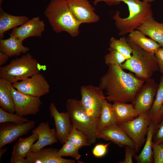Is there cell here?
<instances>
[{"label":"cell","mask_w":163,"mask_h":163,"mask_svg":"<svg viewBox=\"0 0 163 163\" xmlns=\"http://www.w3.org/2000/svg\"><path fill=\"white\" fill-rule=\"evenodd\" d=\"M163 117V104L161 106L159 111L158 113L156 119L154 120H157L158 121L161 118Z\"/></svg>","instance_id":"41"},{"label":"cell","mask_w":163,"mask_h":163,"mask_svg":"<svg viewBox=\"0 0 163 163\" xmlns=\"http://www.w3.org/2000/svg\"><path fill=\"white\" fill-rule=\"evenodd\" d=\"M132 102L133 107L141 111H149L155 99L159 84L151 78L145 81Z\"/></svg>","instance_id":"12"},{"label":"cell","mask_w":163,"mask_h":163,"mask_svg":"<svg viewBox=\"0 0 163 163\" xmlns=\"http://www.w3.org/2000/svg\"><path fill=\"white\" fill-rule=\"evenodd\" d=\"M9 56L5 53L0 51V66H2L8 60Z\"/></svg>","instance_id":"40"},{"label":"cell","mask_w":163,"mask_h":163,"mask_svg":"<svg viewBox=\"0 0 163 163\" xmlns=\"http://www.w3.org/2000/svg\"><path fill=\"white\" fill-rule=\"evenodd\" d=\"M159 124L157 126L153 138V142L156 144H163V117Z\"/></svg>","instance_id":"35"},{"label":"cell","mask_w":163,"mask_h":163,"mask_svg":"<svg viewBox=\"0 0 163 163\" xmlns=\"http://www.w3.org/2000/svg\"><path fill=\"white\" fill-rule=\"evenodd\" d=\"M97 138L111 141L120 147L129 146L135 148V144L117 123L107 127L97 134Z\"/></svg>","instance_id":"16"},{"label":"cell","mask_w":163,"mask_h":163,"mask_svg":"<svg viewBox=\"0 0 163 163\" xmlns=\"http://www.w3.org/2000/svg\"><path fill=\"white\" fill-rule=\"evenodd\" d=\"M16 114L21 116L36 115L42 104L40 97L21 93L12 86L11 88Z\"/></svg>","instance_id":"10"},{"label":"cell","mask_w":163,"mask_h":163,"mask_svg":"<svg viewBox=\"0 0 163 163\" xmlns=\"http://www.w3.org/2000/svg\"><path fill=\"white\" fill-rule=\"evenodd\" d=\"M109 5H116L121 2L126 4L129 11L128 16L122 18L119 11L116 12L113 17L117 28L118 35L122 36L130 33L141 26L146 20L153 17L151 5L140 0H101Z\"/></svg>","instance_id":"2"},{"label":"cell","mask_w":163,"mask_h":163,"mask_svg":"<svg viewBox=\"0 0 163 163\" xmlns=\"http://www.w3.org/2000/svg\"><path fill=\"white\" fill-rule=\"evenodd\" d=\"M10 37L7 39L0 40V51L7 55L10 58L18 56L22 53L28 52L29 48L23 44V41L11 34Z\"/></svg>","instance_id":"20"},{"label":"cell","mask_w":163,"mask_h":163,"mask_svg":"<svg viewBox=\"0 0 163 163\" xmlns=\"http://www.w3.org/2000/svg\"><path fill=\"white\" fill-rule=\"evenodd\" d=\"M154 101L149 111V117L151 120H155L163 104V76L160 78L159 86Z\"/></svg>","instance_id":"29"},{"label":"cell","mask_w":163,"mask_h":163,"mask_svg":"<svg viewBox=\"0 0 163 163\" xmlns=\"http://www.w3.org/2000/svg\"><path fill=\"white\" fill-rule=\"evenodd\" d=\"M67 140L71 142L78 149L88 145V140L85 135L73 126Z\"/></svg>","instance_id":"30"},{"label":"cell","mask_w":163,"mask_h":163,"mask_svg":"<svg viewBox=\"0 0 163 163\" xmlns=\"http://www.w3.org/2000/svg\"><path fill=\"white\" fill-rule=\"evenodd\" d=\"M135 152L134 148L128 146H125V157L123 161H120L121 163H132L133 157L135 154Z\"/></svg>","instance_id":"37"},{"label":"cell","mask_w":163,"mask_h":163,"mask_svg":"<svg viewBox=\"0 0 163 163\" xmlns=\"http://www.w3.org/2000/svg\"><path fill=\"white\" fill-rule=\"evenodd\" d=\"M109 48L117 50L128 59L132 56V48L127 42L126 38L124 36L119 39L111 37L110 39Z\"/></svg>","instance_id":"28"},{"label":"cell","mask_w":163,"mask_h":163,"mask_svg":"<svg viewBox=\"0 0 163 163\" xmlns=\"http://www.w3.org/2000/svg\"></svg>","instance_id":"45"},{"label":"cell","mask_w":163,"mask_h":163,"mask_svg":"<svg viewBox=\"0 0 163 163\" xmlns=\"http://www.w3.org/2000/svg\"><path fill=\"white\" fill-rule=\"evenodd\" d=\"M0 159L4 154L7 151V149L5 148L4 149H0Z\"/></svg>","instance_id":"42"},{"label":"cell","mask_w":163,"mask_h":163,"mask_svg":"<svg viewBox=\"0 0 163 163\" xmlns=\"http://www.w3.org/2000/svg\"><path fill=\"white\" fill-rule=\"evenodd\" d=\"M30 120L23 116L11 113L0 108V123L11 122L16 123H26Z\"/></svg>","instance_id":"33"},{"label":"cell","mask_w":163,"mask_h":163,"mask_svg":"<svg viewBox=\"0 0 163 163\" xmlns=\"http://www.w3.org/2000/svg\"><path fill=\"white\" fill-rule=\"evenodd\" d=\"M11 163H27L26 158L19 156H11Z\"/></svg>","instance_id":"39"},{"label":"cell","mask_w":163,"mask_h":163,"mask_svg":"<svg viewBox=\"0 0 163 163\" xmlns=\"http://www.w3.org/2000/svg\"><path fill=\"white\" fill-rule=\"evenodd\" d=\"M3 0H0V6H1Z\"/></svg>","instance_id":"44"},{"label":"cell","mask_w":163,"mask_h":163,"mask_svg":"<svg viewBox=\"0 0 163 163\" xmlns=\"http://www.w3.org/2000/svg\"><path fill=\"white\" fill-rule=\"evenodd\" d=\"M116 123V118L112 104L105 97L98 123L97 134L105 128Z\"/></svg>","instance_id":"26"},{"label":"cell","mask_w":163,"mask_h":163,"mask_svg":"<svg viewBox=\"0 0 163 163\" xmlns=\"http://www.w3.org/2000/svg\"><path fill=\"white\" fill-rule=\"evenodd\" d=\"M159 68V71L161 73H163V47H160L155 52Z\"/></svg>","instance_id":"38"},{"label":"cell","mask_w":163,"mask_h":163,"mask_svg":"<svg viewBox=\"0 0 163 163\" xmlns=\"http://www.w3.org/2000/svg\"><path fill=\"white\" fill-rule=\"evenodd\" d=\"M44 14L56 33L65 32L73 37L79 35L82 24L72 14L67 0H51Z\"/></svg>","instance_id":"3"},{"label":"cell","mask_w":163,"mask_h":163,"mask_svg":"<svg viewBox=\"0 0 163 163\" xmlns=\"http://www.w3.org/2000/svg\"><path fill=\"white\" fill-rule=\"evenodd\" d=\"M136 29L149 37L163 47V23L158 22L152 17L146 20Z\"/></svg>","instance_id":"21"},{"label":"cell","mask_w":163,"mask_h":163,"mask_svg":"<svg viewBox=\"0 0 163 163\" xmlns=\"http://www.w3.org/2000/svg\"><path fill=\"white\" fill-rule=\"evenodd\" d=\"M155 1V0H143V1L146 3H150L154 1Z\"/></svg>","instance_id":"43"},{"label":"cell","mask_w":163,"mask_h":163,"mask_svg":"<svg viewBox=\"0 0 163 163\" xmlns=\"http://www.w3.org/2000/svg\"><path fill=\"white\" fill-rule=\"evenodd\" d=\"M110 143L106 144H98L95 146L92 150V153L97 157H101L106 154L107 148Z\"/></svg>","instance_id":"36"},{"label":"cell","mask_w":163,"mask_h":163,"mask_svg":"<svg viewBox=\"0 0 163 163\" xmlns=\"http://www.w3.org/2000/svg\"><path fill=\"white\" fill-rule=\"evenodd\" d=\"M56 148H44L34 152H30L25 158L27 163H75L74 160L63 158Z\"/></svg>","instance_id":"17"},{"label":"cell","mask_w":163,"mask_h":163,"mask_svg":"<svg viewBox=\"0 0 163 163\" xmlns=\"http://www.w3.org/2000/svg\"><path fill=\"white\" fill-rule=\"evenodd\" d=\"M38 138L37 134L32 133V135L28 137L20 138L14 146L11 156H19L25 158L31 152L33 145Z\"/></svg>","instance_id":"27"},{"label":"cell","mask_w":163,"mask_h":163,"mask_svg":"<svg viewBox=\"0 0 163 163\" xmlns=\"http://www.w3.org/2000/svg\"><path fill=\"white\" fill-rule=\"evenodd\" d=\"M127 41L132 49V55L120 66L134 73L136 77L145 81L151 78L153 73L159 70L155 53L148 52L127 37Z\"/></svg>","instance_id":"4"},{"label":"cell","mask_w":163,"mask_h":163,"mask_svg":"<svg viewBox=\"0 0 163 163\" xmlns=\"http://www.w3.org/2000/svg\"><path fill=\"white\" fill-rule=\"evenodd\" d=\"M29 19L25 16H15L5 12L0 6V38L3 39L4 33L11 29L20 26Z\"/></svg>","instance_id":"23"},{"label":"cell","mask_w":163,"mask_h":163,"mask_svg":"<svg viewBox=\"0 0 163 163\" xmlns=\"http://www.w3.org/2000/svg\"><path fill=\"white\" fill-rule=\"evenodd\" d=\"M145 36L141 31L136 29L129 33L127 38L145 50L155 53L161 46L155 40Z\"/></svg>","instance_id":"25"},{"label":"cell","mask_w":163,"mask_h":163,"mask_svg":"<svg viewBox=\"0 0 163 163\" xmlns=\"http://www.w3.org/2000/svg\"><path fill=\"white\" fill-rule=\"evenodd\" d=\"M39 136L37 141L32 146L31 152H35L45 147L58 142L56 129L51 128L47 122H43L32 131Z\"/></svg>","instance_id":"18"},{"label":"cell","mask_w":163,"mask_h":163,"mask_svg":"<svg viewBox=\"0 0 163 163\" xmlns=\"http://www.w3.org/2000/svg\"><path fill=\"white\" fill-rule=\"evenodd\" d=\"M38 61L30 53L12 59L8 64L0 67V78L12 83L25 79L43 69Z\"/></svg>","instance_id":"5"},{"label":"cell","mask_w":163,"mask_h":163,"mask_svg":"<svg viewBox=\"0 0 163 163\" xmlns=\"http://www.w3.org/2000/svg\"><path fill=\"white\" fill-rule=\"evenodd\" d=\"M66 107L73 126L85 135L88 145L94 143L97 139L98 121L87 114L80 100L75 98L68 99L66 102Z\"/></svg>","instance_id":"6"},{"label":"cell","mask_w":163,"mask_h":163,"mask_svg":"<svg viewBox=\"0 0 163 163\" xmlns=\"http://www.w3.org/2000/svg\"><path fill=\"white\" fill-rule=\"evenodd\" d=\"M12 86L22 93L40 97L50 92V85L40 72L23 80L12 83Z\"/></svg>","instance_id":"9"},{"label":"cell","mask_w":163,"mask_h":163,"mask_svg":"<svg viewBox=\"0 0 163 163\" xmlns=\"http://www.w3.org/2000/svg\"><path fill=\"white\" fill-rule=\"evenodd\" d=\"M79 149L68 140L63 144L62 147L58 150V154L61 157L70 156L76 160L81 157L78 152Z\"/></svg>","instance_id":"31"},{"label":"cell","mask_w":163,"mask_h":163,"mask_svg":"<svg viewBox=\"0 0 163 163\" xmlns=\"http://www.w3.org/2000/svg\"><path fill=\"white\" fill-rule=\"evenodd\" d=\"M45 26L44 21L37 16L29 19L19 27L13 29L10 34L23 41L29 37H41L45 30Z\"/></svg>","instance_id":"15"},{"label":"cell","mask_w":163,"mask_h":163,"mask_svg":"<svg viewBox=\"0 0 163 163\" xmlns=\"http://www.w3.org/2000/svg\"><path fill=\"white\" fill-rule=\"evenodd\" d=\"M107 72L100 78L98 87L105 91L109 102H132L145 81L125 72L120 66L108 65Z\"/></svg>","instance_id":"1"},{"label":"cell","mask_w":163,"mask_h":163,"mask_svg":"<svg viewBox=\"0 0 163 163\" xmlns=\"http://www.w3.org/2000/svg\"><path fill=\"white\" fill-rule=\"evenodd\" d=\"M158 122L155 120H151L148 126L147 139L144 147L139 154L134 155L138 163H151L153 160L152 148L153 138Z\"/></svg>","instance_id":"19"},{"label":"cell","mask_w":163,"mask_h":163,"mask_svg":"<svg viewBox=\"0 0 163 163\" xmlns=\"http://www.w3.org/2000/svg\"><path fill=\"white\" fill-rule=\"evenodd\" d=\"M152 148L154 163H163V144L153 142Z\"/></svg>","instance_id":"34"},{"label":"cell","mask_w":163,"mask_h":163,"mask_svg":"<svg viewBox=\"0 0 163 163\" xmlns=\"http://www.w3.org/2000/svg\"><path fill=\"white\" fill-rule=\"evenodd\" d=\"M12 83L10 81L0 78V106L6 111L14 113V105L11 88Z\"/></svg>","instance_id":"24"},{"label":"cell","mask_w":163,"mask_h":163,"mask_svg":"<svg viewBox=\"0 0 163 163\" xmlns=\"http://www.w3.org/2000/svg\"><path fill=\"white\" fill-rule=\"evenodd\" d=\"M51 116L54 120L56 137L61 144L67 140L73 125L67 111L59 112L55 103H51L49 107Z\"/></svg>","instance_id":"14"},{"label":"cell","mask_w":163,"mask_h":163,"mask_svg":"<svg viewBox=\"0 0 163 163\" xmlns=\"http://www.w3.org/2000/svg\"><path fill=\"white\" fill-rule=\"evenodd\" d=\"M82 105L90 116L98 121L105 96L98 87L83 86L80 89Z\"/></svg>","instance_id":"8"},{"label":"cell","mask_w":163,"mask_h":163,"mask_svg":"<svg viewBox=\"0 0 163 163\" xmlns=\"http://www.w3.org/2000/svg\"><path fill=\"white\" fill-rule=\"evenodd\" d=\"M149 111H143L134 119L127 122L117 124L133 140L135 152H137L145 140L148 127L151 120Z\"/></svg>","instance_id":"7"},{"label":"cell","mask_w":163,"mask_h":163,"mask_svg":"<svg viewBox=\"0 0 163 163\" xmlns=\"http://www.w3.org/2000/svg\"><path fill=\"white\" fill-rule=\"evenodd\" d=\"M35 125V121L30 120L22 123L11 122L0 123V149L27 133L34 127Z\"/></svg>","instance_id":"11"},{"label":"cell","mask_w":163,"mask_h":163,"mask_svg":"<svg viewBox=\"0 0 163 163\" xmlns=\"http://www.w3.org/2000/svg\"><path fill=\"white\" fill-rule=\"evenodd\" d=\"M112 106L117 123L130 121L143 112L135 109L132 104L116 102L113 103Z\"/></svg>","instance_id":"22"},{"label":"cell","mask_w":163,"mask_h":163,"mask_svg":"<svg viewBox=\"0 0 163 163\" xmlns=\"http://www.w3.org/2000/svg\"><path fill=\"white\" fill-rule=\"evenodd\" d=\"M72 14L82 24L97 22L99 16L95 12L94 8L89 0H67Z\"/></svg>","instance_id":"13"},{"label":"cell","mask_w":163,"mask_h":163,"mask_svg":"<svg viewBox=\"0 0 163 163\" xmlns=\"http://www.w3.org/2000/svg\"><path fill=\"white\" fill-rule=\"evenodd\" d=\"M109 52L104 57L105 63L108 66L115 65L120 66L127 59L117 50L109 48Z\"/></svg>","instance_id":"32"}]
</instances>
